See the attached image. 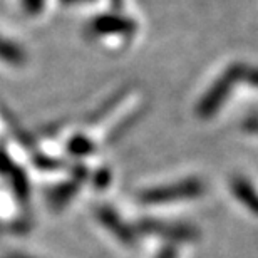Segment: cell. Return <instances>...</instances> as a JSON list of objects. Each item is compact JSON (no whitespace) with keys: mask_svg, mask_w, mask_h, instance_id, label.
Wrapping results in <instances>:
<instances>
[{"mask_svg":"<svg viewBox=\"0 0 258 258\" xmlns=\"http://www.w3.org/2000/svg\"><path fill=\"white\" fill-rule=\"evenodd\" d=\"M111 2H112V7L116 10H119L122 5H124V0H111Z\"/></svg>","mask_w":258,"mask_h":258,"instance_id":"ba28073f","label":"cell"},{"mask_svg":"<svg viewBox=\"0 0 258 258\" xmlns=\"http://www.w3.org/2000/svg\"><path fill=\"white\" fill-rule=\"evenodd\" d=\"M246 127L253 129V131H258V117H253V119H250L248 122H246Z\"/></svg>","mask_w":258,"mask_h":258,"instance_id":"52a82bcc","label":"cell"},{"mask_svg":"<svg viewBox=\"0 0 258 258\" xmlns=\"http://www.w3.org/2000/svg\"><path fill=\"white\" fill-rule=\"evenodd\" d=\"M69 148H71V153L82 154V156H84V154H89L92 151V143L86 138H74L71 141Z\"/></svg>","mask_w":258,"mask_h":258,"instance_id":"5b68a950","label":"cell"},{"mask_svg":"<svg viewBox=\"0 0 258 258\" xmlns=\"http://www.w3.org/2000/svg\"><path fill=\"white\" fill-rule=\"evenodd\" d=\"M111 181V173L109 171H106V169H102V171L97 173V176H96V184L97 186H106L107 183Z\"/></svg>","mask_w":258,"mask_h":258,"instance_id":"8992f818","label":"cell"},{"mask_svg":"<svg viewBox=\"0 0 258 258\" xmlns=\"http://www.w3.org/2000/svg\"><path fill=\"white\" fill-rule=\"evenodd\" d=\"M203 193V184L198 179H186V181L169 184L164 188H156L151 191H144L139 195L143 203L146 205H159L166 203V201H174V200H183V198H195Z\"/></svg>","mask_w":258,"mask_h":258,"instance_id":"7a4b0ae2","label":"cell"},{"mask_svg":"<svg viewBox=\"0 0 258 258\" xmlns=\"http://www.w3.org/2000/svg\"><path fill=\"white\" fill-rule=\"evenodd\" d=\"M77 2H92V0H64V4H77Z\"/></svg>","mask_w":258,"mask_h":258,"instance_id":"9c48e42d","label":"cell"},{"mask_svg":"<svg viewBox=\"0 0 258 258\" xmlns=\"http://www.w3.org/2000/svg\"><path fill=\"white\" fill-rule=\"evenodd\" d=\"M231 189H233L236 198L243 201L251 211L258 213V193L248 181H245L243 178H233L231 179Z\"/></svg>","mask_w":258,"mask_h":258,"instance_id":"277c9868","label":"cell"},{"mask_svg":"<svg viewBox=\"0 0 258 258\" xmlns=\"http://www.w3.org/2000/svg\"><path fill=\"white\" fill-rule=\"evenodd\" d=\"M136 30V24L121 15H101L89 24V32L92 35H107V34H133Z\"/></svg>","mask_w":258,"mask_h":258,"instance_id":"3957f363","label":"cell"},{"mask_svg":"<svg viewBox=\"0 0 258 258\" xmlns=\"http://www.w3.org/2000/svg\"><path fill=\"white\" fill-rule=\"evenodd\" d=\"M245 66H233L221 76V79L208 91V94L198 106V114L203 117L211 116L213 112L221 106V102L225 101V97L228 96V92L231 91L236 82L245 77Z\"/></svg>","mask_w":258,"mask_h":258,"instance_id":"6da1fadb","label":"cell"}]
</instances>
